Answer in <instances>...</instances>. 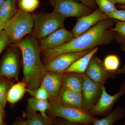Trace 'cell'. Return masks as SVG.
Masks as SVG:
<instances>
[{
  "instance_id": "cell-22",
  "label": "cell",
  "mask_w": 125,
  "mask_h": 125,
  "mask_svg": "<svg viewBox=\"0 0 125 125\" xmlns=\"http://www.w3.org/2000/svg\"><path fill=\"white\" fill-rule=\"evenodd\" d=\"M17 10L16 0H6L0 8V20L5 25Z\"/></svg>"
},
{
  "instance_id": "cell-21",
  "label": "cell",
  "mask_w": 125,
  "mask_h": 125,
  "mask_svg": "<svg viewBox=\"0 0 125 125\" xmlns=\"http://www.w3.org/2000/svg\"><path fill=\"white\" fill-rule=\"evenodd\" d=\"M27 89V85L24 80L12 85L7 94V101L12 104L18 102L23 97Z\"/></svg>"
},
{
  "instance_id": "cell-15",
  "label": "cell",
  "mask_w": 125,
  "mask_h": 125,
  "mask_svg": "<svg viewBox=\"0 0 125 125\" xmlns=\"http://www.w3.org/2000/svg\"><path fill=\"white\" fill-rule=\"evenodd\" d=\"M54 101L65 107L83 108L82 94L62 87L56 98Z\"/></svg>"
},
{
  "instance_id": "cell-16",
  "label": "cell",
  "mask_w": 125,
  "mask_h": 125,
  "mask_svg": "<svg viewBox=\"0 0 125 125\" xmlns=\"http://www.w3.org/2000/svg\"><path fill=\"white\" fill-rule=\"evenodd\" d=\"M83 74L74 72L64 73L62 87L81 93L83 85Z\"/></svg>"
},
{
  "instance_id": "cell-36",
  "label": "cell",
  "mask_w": 125,
  "mask_h": 125,
  "mask_svg": "<svg viewBox=\"0 0 125 125\" xmlns=\"http://www.w3.org/2000/svg\"><path fill=\"white\" fill-rule=\"evenodd\" d=\"M117 75L120 74L122 73L125 74V64L121 69H119L117 71Z\"/></svg>"
},
{
  "instance_id": "cell-17",
  "label": "cell",
  "mask_w": 125,
  "mask_h": 125,
  "mask_svg": "<svg viewBox=\"0 0 125 125\" xmlns=\"http://www.w3.org/2000/svg\"><path fill=\"white\" fill-rule=\"evenodd\" d=\"M98 49V47H96L89 53L79 58L73 62L64 73L74 72L80 74L84 73L90 60L93 57L97 52Z\"/></svg>"
},
{
  "instance_id": "cell-28",
  "label": "cell",
  "mask_w": 125,
  "mask_h": 125,
  "mask_svg": "<svg viewBox=\"0 0 125 125\" xmlns=\"http://www.w3.org/2000/svg\"><path fill=\"white\" fill-rule=\"evenodd\" d=\"M109 19L113 20H117L122 22H125V10L124 9L118 10L106 14Z\"/></svg>"
},
{
  "instance_id": "cell-8",
  "label": "cell",
  "mask_w": 125,
  "mask_h": 125,
  "mask_svg": "<svg viewBox=\"0 0 125 125\" xmlns=\"http://www.w3.org/2000/svg\"><path fill=\"white\" fill-rule=\"evenodd\" d=\"M82 94L83 109L89 111L96 105L101 97L103 85L90 79L83 74Z\"/></svg>"
},
{
  "instance_id": "cell-23",
  "label": "cell",
  "mask_w": 125,
  "mask_h": 125,
  "mask_svg": "<svg viewBox=\"0 0 125 125\" xmlns=\"http://www.w3.org/2000/svg\"><path fill=\"white\" fill-rule=\"evenodd\" d=\"M103 62L107 71L117 74V72L119 70L120 64V58L118 56L115 54L108 55L104 58Z\"/></svg>"
},
{
  "instance_id": "cell-24",
  "label": "cell",
  "mask_w": 125,
  "mask_h": 125,
  "mask_svg": "<svg viewBox=\"0 0 125 125\" xmlns=\"http://www.w3.org/2000/svg\"><path fill=\"white\" fill-rule=\"evenodd\" d=\"M12 85V83L5 78H0V106L3 109L7 101L8 92Z\"/></svg>"
},
{
  "instance_id": "cell-19",
  "label": "cell",
  "mask_w": 125,
  "mask_h": 125,
  "mask_svg": "<svg viewBox=\"0 0 125 125\" xmlns=\"http://www.w3.org/2000/svg\"><path fill=\"white\" fill-rule=\"evenodd\" d=\"M125 116V109L122 107L117 108L114 111L105 116V117L98 118L93 125H114L116 121Z\"/></svg>"
},
{
  "instance_id": "cell-4",
  "label": "cell",
  "mask_w": 125,
  "mask_h": 125,
  "mask_svg": "<svg viewBox=\"0 0 125 125\" xmlns=\"http://www.w3.org/2000/svg\"><path fill=\"white\" fill-rule=\"evenodd\" d=\"M65 19L64 16L54 11L33 16V34L36 38H44L64 27Z\"/></svg>"
},
{
  "instance_id": "cell-20",
  "label": "cell",
  "mask_w": 125,
  "mask_h": 125,
  "mask_svg": "<svg viewBox=\"0 0 125 125\" xmlns=\"http://www.w3.org/2000/svg\"><path fill=\"white\" fill-rule=\"evenodd\" d=\"M23 116L26 118L27 125H52L55 124L54 117L44 118L41 115L35 112H24Z\"/></svg>"
},
{
  "instance_id": "cell-42",
  "label": "cell",
  "mask_w": 125,
  "mask_h": 125,
  "mask_svg": "<svg viewBox=\"0 0 125 125\" xmlns=\"http://www.w3.org/2000/svg\"><path fill=\"white\" fill-rule=\"evenodd\" d=\"M110 1H111L114 4H116L115 0H109Z\"/></svg>"
},
{
  "instance_id": "cell-27",
  "label": "cell",
  "mask_w": 125,
  "mask_h": 125,
  "mask_svg": "<svg viewBox=\"0 0 125 125\" xmlns=\"http://www.w3.org/2000/svg\"><path fill=\"white\" fill-rule=\"evenodd\" d=\"M27 91L32 97L37 99L44 101L49 100L48 93L42 85H40V87L33 90H28L27 89Z\"/></svg>"
},
{
  "instance_id": "cell-25",
  "label": "cell",
  "mask_w": 125,
  "mask_h": 125,
  "mask_svg": "<svg viewBox=\"0 0 125 125\" xmlns=\"http://www.w3.org/2000/svg\"><path fill=\"white\" fill-rule=\"evenodd\" d=\"M39 4V0H19V2L20 10L29 13L35 10Z\"/></svg>"
},
{
  "instance_id": "cell-30",
  "label": "cell",
  "mask_w": 125,
  "mask_h": 125,
  "mask_svg": "<svg viewBox=\"0 0 125 125\" xmlns=\"http://www.w3.org/2000/svg\"><path fill=\"white\" fill-rule=\"evenodd\" d=\"M111 30L120 35L125 36V22L116 21L115 27Z\"/></svg>"
},
{
  "instance_id": "cell-13",
  "label": "cell",
  "mask_w": 125,
  "mask_h": 125,
  "mask_svg": "<svg viewBox=\"0 0 125 125\" xmlns=\"http://www.w3.org/2000/svg\"><path fill=\"white\" fill-rule=\"evenodd\" d=\"M109 19L107 15L96 9L91 13L78 18L72 29L74 38L80 36L97 23Z\"/></svg>"
},
{
  "instance_id": "cell-33",
  "label": "cell",
  "mask_w": 125,
  "mask_h": 125,
  "mask_svg": "<svg viewBox=\"0 0 125 125\" xmlns=\"http://www.w3.org/2000/svg\"><path fill=\"white\" fill-rule=\"evenodd\" d=\"M61 118L59 120L55 121V123H56V125H85L80 123L71 122L63 118Z\"/></svg>"
},
{
  "instance_id": "cell-41",
  "label": "cell",
  "mask_w": 125,
  "mask_h": 125,
  "mask_svg": "<svg viewBox=\"0 0 125 125\" xmlns=\"http://www.w3.org/2000/svg\"><path fill=\"white\" fill-rule=\"evenodd\" d=\"M49 0L52 3L53 5H54L55 4V2H56L58 0Z\"/></svg>"
},
{
  "instance_id": "cell-32",
  "label": "cell",
  "mask_w": 125,
  "mask_h": 125,
  "mask_svg": "<svg viewBox=\"0 0 125 125\" xmlns=\"http://www.w3.org/2000/svg\"><path fill=\"white\" fill-rule=\"evenodd\" d=\"M75 1H80L81 4L89 7L90 9L94 10L96 7L95 0H74Z\"/></svg>"
},
{
  "instance_id": "cell-3",
  "label": "cell",
  "mask_w": 125,
  "mask_h": 125,
  "mask_svg": "<svg viewBox=\"0 0 125 125\" xmlns=\"http://www.w3.org/2000/svg\"><path fill=\"white\" fill-rule=\"evenodd\" d=\"M33 27V16L20 9L5 25L4 29L11 43L16 44L31 33Z\"/></svg>"
},
{
  "instance_id": "cell-6",
  "label": "cell",
  "mask_w": 125,
  "mask_h": 125,
  "mask_svg": "<svg viewBox=\"0 0 125 125\" xmlns=\"http://www.w3.org/2000/svg\"><path fill=\"white\" fill-rule=\"evenodd\" d=\"M93 49L62 53L48 58L44 64L45 69L46 71L64 73L75 61L89 53Z\"/></svg>"
},
{
  "instance_id": "cell-14",
  "label": "cell",
  "mask_w": 125,
  "mask_h": 125,
  "mask_svg": "<svg viewBox=\"0 0 125 125\" xmlns=\"http://www.w3.org/2000/svg\"><path fill=\"white\" fill-rule=\"evenodd\" d=\"M63 74L62 73L46 71L43 76L41 85L48 93L50 101L55 100L58 96L62 87Z\"/></svg>"
},
{
  "instance_id": "cell-29",
  "label": "cell",
  "mask_w": 125,
  "mask_h": 125,
  "mask_svg": "<svg viewBox=\"0 0 125 125\" xmlns=\"http://www.w3.org/2000/svg\"><path fill=\"white\" fill-rule=\"evenodd\" d=\"M11 43L9 37L5 30H3L0 33V55Z\"/></svg>"
},
{
  "instance_id": "cell-1",
  "label": "cell",
  "mask_w": 125,
  "mask_h": 125,
  "mask_svg": "<svg viewBox=\"0 0 125 125\" xmlns=\"http://www.w3.org/2000/svg\"><path fill=\"white\" fill-rule=\"evenodd\" d=\"M116 20L108 19L101 21L70 42L56 49L44 52L45 58L66 52H76L94 49L109 44L114 40L115 32L111 30Z\"/></svg>"
},
{
  "instance_id": "cell-10",
  "label": "cell",
  "mask_w": 125,
  "mask_h": 125,
  "mask_svg": "<svg viewBox=\"0 0 125 125\" xmlns=\"http://www.w3.org/2000/svg\"><path fill=\"white\" fill-rule=\"evenodd\" d=\"M74 38L72 31L64 27L42 39L39 46L41 50L47 52L65 45Z\"/></svg>"
},
{
  "instance_id": "cell-9",
  "label": "cell",
  "mask_w": 125,
  "mask_h": 125,
  "mask_svg": "<svg viewBox=\"0 0 125 125\" xmlns=\"http://www.w3.org/2000/svg\"><path fill=\"white\" fill-rule=\"evenodd\" d=\"M54 12L65 18L79 17L92 13L93 10L74 0H58L53 5Z\"/></svg>"
},
{
  "instance_id": "cell-18",
  "label": "cell",
  "mask_w": 125,
  "mask_h": 125,
  "mask_svg": "<svg viewBox=\"0 0 125 125\" xmlns=\"http://www.w3.org/2000/svg\"><path fill=\"white\" fill-rule=\"evenodd\" d=\"M50 102L47 101L39 100L32 97L28 100V105L26 111L29 112H40V114L45 118H48L49 116L46 113L51 106Z\"/></svg>"
},
{
  "instance_id": "cell-11",
  "label": "cell",
  "mask_w": 125,
  "mask_h": 125,
  "mask_svg": "<svg viewBox=\"0 0 125 125\" xmlns=\"http://www.w3.org/2000/svg\"><path fill=\"white\" fill-rule=\"evenodd\" d=\"M19 69L18 56L14 47L7 49L0 62V78H13L19 80Z\"/></svg>"
},
{
  "instance_id": "cell-31",
  "label": "cell",
  "mask_w": 125,
  "mask_h": 125,
  "mask_svg": "<svg viewBox=\"0 0 125 125\" xmlns=\"http://www.w3.org/2000/svg\"><path fill=\"white\" fill-rule=\"evenodd\" d=\"M114 40L120 45L121 50L125 52V36H121L115 33Z\"/></svg>"
},
{
  "instance_id": "cell-34",
  "label": "cell",
  "mask_w": 125,
  "mask_h": 125,
  "mask_svg": "<svg viewBox=\"0 0 125 125\" xmlns=\"http://www.w3.org/2000/svg\"><path fill=\"white\" fill-rule=\"evenodd\" d=\"M12 125H27V120L19 119L16 121Z\"/></svg>"
},
{
  "instance_id": "cell-2",
  "label": "cell",
  "mask_w": 125,
  "mask_h": 125,
  "mask_svg": "<svg viewBox=\"0 0 125 125\" xmlns=\"http://www.w3.org/2000/svg\"><path fill=\"white\" fill-rule=\"evenodd\" d=\"M36 38L33 34H31L15 44L22 55L24 81L28 90L40 87L43 76L46 71L40 60L41 50Z\"/></svg>"
},
{
  "instance_id": "cell-40",
  "label": "cell",
  "mask_w": 125,
  "mask_h": 125,
  "mask_svg": "<svg viewBox=\"0 0 125 125\" xmlns=\"http://www.w3.org/2000/svg\"><path fill=\"white\" fill-rule=\"evenodd\" d=\"M119 7L121 9H124L125 10V5H122L120 6Z\"/></svg>"
},
{
  "instance_id": "cell-35",
  "label": "cell",
  "mask_w": 125,
  "mask_h": 125,
  "mask_svg": "<svg viewBox=\"0 0 125 125\" xmlns=\"http://www.w3.org/2000/svg\"><path fill=\"white\" fill-rule=\"evenodd\" d=\"M4 110L0 106V125H5L3 122V117H4Z\"/></svg>"
},
{
  "instance_id": "cell-7",
  "label": "cell",
  "mask_w": 125,
  "mask_h": 125,
  "mask_svg": "<svg viewBox=\"0 0 125 125\" xmlns=\"http://www.w3.org/2000/svg\"><path fill=\"white\" fill-rule=\"evenodd\" d=\"M125 95V81L121 83L119 92L113 95L108 94L106 88L103 85L100 98L96 105L88 112L94 116L107 115L112 112L113 107L118 99Z\"/></svg>"
},
{
  "instance_id": "cell-26",
  "label": "cell",
  "mask_w": 125,
  "mask_h": 125,
  "mask_svg": "<svg viewBox=\"0 0 125 125\" xmlns=\"http://www.w3.org/2000/svg\"><path fill=\"white\" fill-rule=\"evenodd\" d=\"M95 2L99 10L104 13H109L117 10L115 4L109 0H95Z\"/></svg>"
},
{
  "instance_id": "cell-39",
  "label": "cell",
  "mask_w": 125,
  "mask_h": 125,
  "mask_svg": "<svg viewBox=\"0 0 125 125\" xmlns=\"http://www.w3.org/2000/svg\"><path fill=\"white\" fill-rule=\"evenodd\" d=\"M6 0H0V8L4 4Z\"/></svg>"
},
{
  "instance_id": "cell-38",
  "label": "cell",
  "mask_w": 125,
  "mask_h": 125,
  "mask_svg": "<svg viewBox=\"0 0 125 125\" xmlns=\"http://www.w3.org/2000/svg\"><path fill=\"white\" fill-rule=\"evenodd\" d=\"M116 4L125 5V0H115Z\"/></svg>"
},
{
  "instance_id": "cell-12",
  "label": "cell",
  "mask_w": 125,
  "mask_h": 125,
  "mask_svg": "<svg viewBox=\"0 0 125 125\" xmlns=\"http://www.w3.org/2000/svg\"><path fill=\"white\" fill-rule=\"evenodd\" d=\"M84 73L90 79L103 85H104L108 79H114L117 75L116 73L107 71L103 62L95 55L90 60Z\"/></svg>"
},
{
  "instance_id": "cell-5",
  "label": "cell",
  "mask_w": 125,
  "mask_h": 125,
  "mask_svg": "<svg viewBox=\"0 0 125 125\" xmlns=\"http://www.w3.org/2000/svg\"><path fill=\"white\" fill-rule=\"evenodd\" d=\"M51 105L48 112L51 116L63 118L71 122L85 125H93L98 119L83 108L65 107L50 101Z\"/></svg>"
},
{
  "instance_id": "cell-37",
  "label": "cell",
  "mask_w": 125,
  "mask_h": 125,
  "mask_svg": "<svg viewBox=\"0 0 125 125\" xmlns=\"http://www.w3.org/2000/svg\"><path fill=\"white\" fill-rule=\"evenodd\" d=\"M5 24L0 20V33L4 29Z\"/></svg>"
},
{
  "instance_id": "cell-43",
  "label": "cell",
  "mask_w": 125,
  "mask_h": 125,
  "mask_svg": "<svg viewBox=\"0 0 125 125\" xmlns=\"http://www.w3.org/2000/svg\"><path fill=\"white\" fill-rule=\"evenodd\" d=\"M125 125V123H123V125Z\"/></svg>"
}]
</instances>
